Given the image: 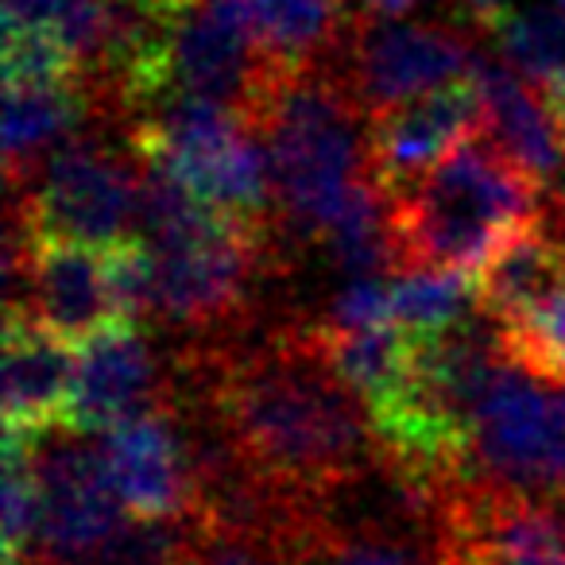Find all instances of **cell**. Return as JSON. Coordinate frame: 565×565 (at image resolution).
I'll list each match as a JSON object with an SVG mask.
<instances>
[{
  "instance_id": "cell-1",
  "label": "cell",
  "mask_w": 565,
  "mask_h": 565,
  "mask_svg": "<svg viewBox=\"0 0 565 565\" xmlns=\"http://www.w3.org/2000/svg\"><path fill=\"white\" fill-rule=\"evenodd\" d=\"M202 511L315 508L380 469L369 407L333 372L315 326L186 345Z\"/></svg>"
},
{
  "instance_id": "cell-2",
  "label": "cell",
  "mask_w": 565,
  "mask_h": 565,
  "mask_svg": "<svg viewBox=\"0 0 565 565\" xmlns=\"http://www.w3.org/2000/svg\"><path fill=\"white\" fill-rule=\"evenodd\" d=\"M546 190L492 132L457 143L430 174L387 194L395 275H469L539 221Z\"/></svg>"
},
{
  "instance_id": "cell-3",
  "label": "cell",
  "mask_w": 565,
  "mask_h": 565,
  "mask_svg": "<svg viewBox=\"0 0 565 565\" xmlns=\"http://www.w3.org/2000/svg\"><path fill=\"white\" fill-rule=\"evenodd\" d=\"M256 132L271 159L282 233L322 248L349 202L376 182L369 163V117L338 63L279 74Z\"/></svg>"
},
{
  "instance_id": "cell-4",
  "label": "cell",
  "mask_w": 565,
  "mask_h": 565,
  "mask_svg": "<svg viewBox=\"0 0 565 565\" xmlns=\"http://www.w3.org/2000/svg\"><path fill=\"white\" fill-rule=\"evenodd\" d=\"M140 190L143 159L128 143V128L97 120L66 140L28 186L9 190V213L32 241L113 248L140 225Z\"/></svg>"
},
{
  "instance_id": "cell-5",
  "label": "cell",
  "mask_w": 565,
  "mask_h": 565,
  "mask_svg": "<svg viewBox=\"0 0 565 565\" xmlns=\"http://www.w3.org/2000/svg\"><path fill=\"white\" fill-rule=\"evenodd\" d=\"M128 143L194 202L228 217L279 221L264 140L225 105L171 97L128 125Z\"/></svg>"
},
{
  "instance_id": "cell-6",
  "label": "cell",
  "mask_w": 565,
  "mask_h": 565,
  "mask_svg": "<svg viewBox=\"0 0 565 565\" xmlns=\"http://www.w3.org/2000/svg\"><path fill=\"white\" fill-rule=\"evenodd\" d=\"M472 484L565 500V411L554 384L503 356L472 430Z\"/></svg>"
},
{
  "instance_id": "cell-7",
  "label": "cell",
  "mask_w": 565,
  "mask_h": 565,
  "mask_svg": "<svg viewBox=\"0 0 565 565\" xmlns=\"http://www.w3.org/2000/svg\"><path fill=\"white\" fill-rule=\"evenodd\" d=\"M480 51L454 24H418V20L356 17L338 71L345 74L364 117L415 102L423 94L472 74Z\"/></svg>"
},
{
  "instance_id": "cell-8",
  "label": "cell",
  "mask_w": 565,
  "mask_h": 565,
  "mask_svg": "<svg viewBox=\"0 0 565 565\" xmlns=\"http://www.w3.org/2000/svg\"><path fill=\"white\" fill-rule=\"evenodd\" d=\"M438 565H565V500L461 484L434 503Z\"/></svg>"
},
{
  "instance_id": "cell-9",
  "label": "cell",
  "mask_w": 565,
  "mask_h": 565,
  "mask_svg": "<svg viewBox=\"0 0 565 565\" xmlns=\"http://www.w3.org/2000/svg\"><path fill=\"white\" fill-rule=\"evenodd\" d=\"M28 438L40 477V534L28 565H66L120 531L125 503L105 469L102 441L71 426Z\"/></svg>"
},
{
  "instance_id": "cell-10",
  "label": "cell",
  "mask_w": 565,
  "mask_h": 565,
  "mask_svg": "<svg viewBox=\"0 0 565 565\" xmlns=\"http://www.w3.org/2000/svg\"><path fill=\"white\" fill-rule=\"evenodd\" d=\"M109 480L132 519H186L202 511V480L179 395L167 407L102 434Z\"/></svg>"
},
{
  "instance_id": "cell-11",
  "label": "cell",
  "mask_w": 565,
  "mask_h": 565,
  "mask_svg": "<svg viewBox=\"0 0 565 565\" xmlns=\"http://www.w3.org/2000/svg\"><path fill=\"white\" fill-rule=\"evenodd\" d=\"M477 66V63H472ZM488 128V97L477 71L369 120V163L384 194L430 174L457 143Z\"/></svg>"
},
{
  "instance_id": "cell-12",
  "label": "cell",
  "mask_w": 565,
  "mask_h": 565,
  "mask_svg": "<svg viewBox=\"0 0 565 565\" xmlns=\"http://www.w3.org/2000/svg\"><path fill=\"white\" fill-rule=\"evenodd\" d=\"M174 395L179 384L163 376L148 333L140 326H113L82 341L66 426L78 434H109L120 423L174 403Z\"/></svg>"
},
{
  "instance_id": "cell-13",
  "label": "cell",
  "mask_w": 565,
  "mask_h": 565,
  "mask_svg": "<svg viewBox=\"0 0 565 565\" xmlns=\"http://www.w3.org/2000/svg\"><path fill=\"white\" fill-rule=\"evenodd\" d=\"M74 369L71 341L24 310H4V430L47 434L71 423Z\"/></svg>"
},
{
  "instance_id": "cell-14",
  "label": "cell",
  "mask_w": 565,
  "mask_h": 565,
  "mask_svg": "<svg viewBox=\"0 0 565 565\" xmlns=\"http://www.w3.org/2000/svg\"><path fill=\"white\" fill-rule=\"evenodd\" d=\"M97 120H113L86 82L66 86H4V182L28 186L35 171Z\"/></svg>"
},
{
  "instance_id": "cell-15",
  "label": "cell",
  "mask_w": 565,
  "mask_h": 565,
  "mask_svg": "<svg viewBox=\"0 0 565 565\" xmlns=\"http://www.w3.org/2000/svg\"><path fill=\"white\" fill-rule=\"evenodd\" d=\"M259 55L275 74L341 63L356 17V0H244Z\"/></svg>"
},
{
  "instance_id": "cell-16",
  "label": "cell",
  "mask_w": 565,
  "mask_h": 565,
  "mask_svg": "<svg viewBox=\"0 0 565 565\" xmlns=\"http://www.w3.org/2000/svg\"><path fill=\"white\" fill-rule=\"evenodd\" d=\"M477 78L484 86L488 97V132L503 143L511 159L539 182L542 190H554L562 182V136L554 128V117L546 109L542 89L534 94V86L523 74L511 71L508 58H488L477 55Z\"/></svg>"
},
{
  "instance_id": "cell-17",
  "label": "cell",
  "mask_w": 565,
  "mask_h": 565,
  "mask_svg": "<svg viewBox=\"0 0 565 565\" xmlns=\"http://www.w3.org/2000/svg\"><path fill=\"white\" fill-rule=\"evenodd\" d=\"M565 282V236L542 221L515 233L480 271L477 307L495 330L523 326Z\"/></svg>"
},
{
  "instance_id": "cell-18",
  "label": "cell",
  "mask_w": 565,
  "mask_h": 565,
  "mask_svg": "<svg viewBox=\"0 0 565 565\" xmlns=\"http://www.w3.org/2000/svg\"><path fill=\"white\" fill-rule=\"evenodd\" d=\"M310 326H315L333 372L361 395V403L369 411H376L380 403H387L403 387L411 364V341L399 326H380V330L361 333L326 330L322 322Z\"/></svg>"
},
{
  "instance_id": "cell-19",
  "label": "cell",
  "mask_w": 565,
  "mask_h": 565,
  "mask_svg": "<svg viewBox=\"0 0 565 565\" xmlns=\"http://www.w3.org/2000/svg\"><path fill=\"white\" fill-rule=\"evenodd\" d=\"M205 531L210 523L202 511L186 519H136L66 565H198Z\"/></svg>"
},
{
  "instance_id": "cell-20",
  "label": "cell",
  "mask_w": 565,
  "mask_h": 565,
  "mask_svg": "<svg viewBox=\"0 0 565 565\" xmlns=\"http://www.w3.org/2000/svg\"><path fill=\"white\" fill-rule=\"evenodd\" d=\"M477 287L469 275H399L392 282V322L403 333H441L469 318Z\"/></svg>"
},
{
  "instance_id": "cell-21",
  "label": "cell",
  "mask_w": 565,
  "mask_h": 565,
  "mask_svg": "<svg viewBox=\"0 0 565 565\" xmlns=\"http://www.w3.org/2000/svg\"><path fill=\"white\" fill-rule=\"evenodd\" d=\"M40 534V477L32 438L4 430V565H28Z\"/></svg>"
},
{
  "instance_id": "cell-22",
  "label": "cell",
  "mask_w": 565,
  "mask_h": 565,
  "mask_svg": "<svg viewBox=\"0 0 565 565\" xmlns=\"http://www.w3.org/2000/svg\"><path fill=\"white\" fill-rule=\"evenodd\" d=\"M495 43L503 58L539 89L565 78V20L557 9H542L531 17L511 12L495 32Z\"/></svg>"
},
{
  "instance_id": "cell-23",
  "label": "cell",
  "mask_w": 565,
  "mask_h": 565,
  "mask_svg": "<svg viewBox=\"0 0 565 565\" xmlns=\"http://www.w3.org/2000/svg\"><path fill=\"white\" fill-rule=\"evenodd\" d=\"M86 82L82 58L47 28L4 24V86H66Z\"/></svg>"
},
{
  "instance_id": "cell-24",
  "label": "cell",
  "mask_w": 565,
  "mask_h": 565,
  "mask_svg": "<svg viewBox=\"0 0 565 565\" xmlns=\"http://www.w3.org/2000/svg\"><path fill=\"white\" fill-rule=\"evenodd\" d=\"M500 333V349L511 364L539 376L542 384H565V282L515 330Z\"/></svg>"
},
{
  "instance_id": "cell-25",
  "label": "cell",
  "mask_w": 565,
  "mask_h": 565,
  "mask_svg": "<svg viewBox=\"0 0 565 565\" xmlns=\"http://www.w3.org/2000/svg\"><path fill=\"white\" fill-rule=\"evenodd\" d=\"M205 523H210V531H205V546L198 565H287L271 526L221 523V519L210 515H205Z\"/></svg>"
},
{
  "instance_id": "cell-26",
  "label": "cell",
  "mask_w": 565,
  "mask_h": 565,
  "mask_svg": "<svg viewBox=\"0 0 565 565\" xmlns=\"http://www.w3.org/2000/svg\"><path fill=\"white\" fill-rule=\"evenodd\" d=\"M387 322H392V287L384 279H349L333 295L330 310L322 318L326 330H338V333L380 330Z\"/></svg>"
},
{
  "instance_id": "cell-27",
  "label": "cell",
  "mask_w": 565,
  "mask_h": 565,
  "mask_svg": "<svg viewBox=\"0 0 565 565\" xmlns=\"http://www.w3.org/2000/svg\"><path fill=\"white\" fill-rule=\"evenodd\" d=\"M449 4L461 12V20H469V24L484 35H495L503 20L511 17V9L503 0H449Z\"/></svg>"
},
{
  "instance_id": "cell-28",
  "label": "cell",
  "mask_w": 565,
  "mask_h": 565,
  "mask_svg": "<svg viewBox=\"0 0 565 565\" xmlns=\"http://www.w3.org/2000/svg\"><path fill=\"white\" fill-rule=\"evenodd\" d=\"M364 17H380V20H403L418 0H356Z\"/></svg>"
},
{
  "instance_id": "cell-29",
  "label": "cell",
  "mask_w": 565,
  "mask_h": 565,
  "mask_svg": "<svg viewBox=\"0 0 565 565\" xmlns=\"http://www.w3.org/2000/svg\"><path fill=\"white\" fill-rule=\"evenodd\" d=\"M542 97H546V109H550V117H554V128H557V136H562V148H565V78L542 86Z\"/></svg>"
},
{
  "instance_id": "cell-30",
  "label": "cell",
  "mask_w": 565,
  "mask_h": 565,
  "mask_svg": "<svg viewBox=\"0 0 565 565\" xmlns=\"http://www.w3.org/2000/svg\"><path fill=\"white\" fill-rule=\"evenodd\" d=\"M554 9H557V12H562V20H565V0H557V4H554Z\"/></svg>"
},
{
  "instance_id": "cell-31",
  "label": "cell",
  "mask_w": 565,
  "mask_h": 565,
  "mask_svg": "<svg viewBox=\"0 0 565 565\" xmlns=\"http://www.w3.org/2000/svg\"><path fill=\"white\" fill-rule=\"evenodd\" d=\"M557 395H562V411H565V384H562V387H557Z\"/></svg>"
}]
</instances>
